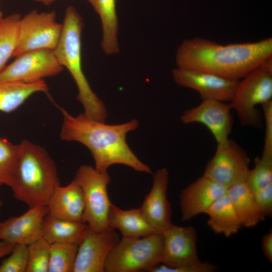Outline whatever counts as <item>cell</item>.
<instances>
[{"instance_id":"cell-1","label":"cell","mask_w":272,"mask_h":272,"mask_svg":"<svg viewBox=\"0 0 272 272\" xmlns=\"http://www.w3.org/2000/svg\"><path fill=\"white\" fill-rule=\"evenodd\" d=\"M272 56V38L220 45L202 38L185 40L176 55L178 67L240 80Z\"/></svg>"},{"instance_id":"cell-2","label":"cell","mask_w":272,"mask_h":272,"mask_svg":"<svg viewBox=\"0 0 272 272\" xmlns=\"http://www.w3.org/2000/svg\"><path fill=\"white\" fill-rule=\"evenodd\" d=\"M60 110L63 116L60 138L86 146L93 156L96 169L106 171L111 165L121 164L139 172L152 173L151 168L138 158L126 143V134L139 126L137 120L107 124L84 113L74 116L63 108Z\"/></svg>"},{"instance_id":"cell-3","label":"cell","mask_w":272,"mask_h":272,"mask_svg":"<svg viewBox=\"0 0 272 272\" xmlns=\"http://www.w3.org/2000/svg\"><path fill=\"white\" fill-rule=\"evenodd\" d=\"M60 185L56 167L47 151L25 140L18 144V157L10 185L14 197L29 208L47 205Z\"/></svg>"},{"instance_id":"cell-4","label":"cell","mask_w":272,"mask_h":272,"mask_svg":"<svg viewBox=\"0 0 272 272\" xmlns=\"http://www.w3.org/2000/svg\"><path fill=\"white\" fill-rule=\"evenodd\" d=\"M83 28L82 17L76 9L69 6L65 10L62 29L58 43L53 50L59 62L67 69L78 88V100L88 117L105 122L106 108L92 90L82 65L81 35Z\"/></svg>"},{"instance_id":"cell-5","label":"cell","mask_w":272,"mask_h":272,"mask_svg":"<svg viewBox=\"0 0 272 272\" xmlns=\"http://www.w3.org/2000/svg\"><path fill=\"white\" fill-rule=\"evenodd\" d=\"M162 233L141 237H122L109 254L106 272L149 271L162 261Z\"/></svg>"},{"instance_id":"cell-6","label":"cell","mask_w":272,"mask_h":272,"mask_svg":"<svg viewBox=\"0 0 272 272\" xmlns=\"http://www.w3.org/2000/svg\"><path fill=\"white\" fill-rule=\"evenodd\" d=\"M270 100L272 73L259 66L239 80L229 104L242 125L259 128L262 119L257 106Z\"/></svg>"},{"instance_id":"cell-7","label":"cell","mask_w":272,"mask_h":272,"mask_svg":"<svg viewBox=\"0 0 272 272\" xmlns=\"http://www.w3.org/2000/svg\"><path fill=\"white\" fill-rule=\"evenodd\" d=\"M74 180L81 187L84 198L83 222L96 231L109 228L108 215L111 202L108 193L110 177L89 165H82L78 169Z\"/></svg>"},{"instance_id":"cell-8","label":"cell","mask_w":272,"mask_h":272,"mask_svg":"<svg viewBox=\"0 0 272 272\" xmlns=\"http://www.w3.org/2000/svg\"><path fill=\"white\" fill-rule=\"evenodd\" d=\"M62 24L56 21L55 11L33 10L21 18L17 48L13 57L38 49L53 50L59 40Z\"/></svg>"},{"instance_id":"cell-9","label":"cell","mask_w":272,"mask_h":272,"mask_svg":"<svg viewBox=\"0 0 272 272\" xmlns=\"http://www.w3.org/2000/svg\"><path fill=\"white\" fill-rule=\"evenodd\" d=\"M250 159L246 151L230 139L218 143L214 156L207 163L203 176L228 188L245 181Z\"/></svg>"},{"instance_id":"cell-10","label":"cell","mask_w":272,"mask_h":272,"mask_svg":"<svg viewBox=\"0 0 272 272\" xmlns=\"http://www.w3.org/2000/svg\"><path fill=\"white\" fill-rule=\"evenodd\" d=\"M162 235L163 264L155 266L150 272H182L185 267L200 261L196 233L193 227L173 224Z\"/></svg>"},{"instance_id":"cell-11","label":"cell","mask_w":272,"mask_h":272,"mask_svg":"<svg viewBox=\"0 0 272 272\" xmlns=\"http://www.w3.org/2000/svg\"><path fill=\"white\" fill-rule=\"evenodd\" d=\"M63 67L53 50L38 49L22 53L0 72V82L31 83L59 74Z\"/></svg>"},{"instance_id":"cell-12","label":"cell","mask_w":272,"mask_h":272,"mask_svg":"<svg viewBox=\"0 0 272 272\" xmlns=\"http://www.w3.org/2000/svg\"><path fill=\"white\" fill-rule=\"evenodd\" d=\"M119 240L113 228L96 231L88 226L78 246L73 272H105L106 259Z\"/></svg>"},{"instance_id":"cell-13","label":"cell","mask_w":272,"mask_h":272,"mask_svg":"<svg viewBox=\"0 0 272 272\" xmlns=\"http://www.w3.org/2000/svg\"><path fill=\"white\" fill-rule=\"evenodd\" d=\"M232 110L227 102L203 100L196 106L185 111L181 120L185 124H203L210 131L218 144L229 139L233 124Z\"/></svg>"},{"instance_id":"cell-14","label":"cell","mask_w":272,"mask_h":272,"mask_svg":"<svg viewBox=\"0 0 272 272\" xmlns=\"http://www.w3.org/2000/svg\"><path fill=\"white\" fill-rule=\"evenodd\" d=\"M172 74L178 85L196 91L202 100L230 102L239 82L208 72L179 67L174 69Z\"/></svg>"},{"instance_id":"cell-15","label":"cell","mask_w":272,"mask_h":272,"mask_svg":"<svg viewBox=\"0 0 272 272\" xmlns=\"http://www.w3.org/2000/svg\"><path fill=\"white\" fill-rule=\"evenodd\" d=\"M48 214L46 205L29 208L17 217H12L0 223V241L15 244L28 245L42 237V224Z\"/></svg>"},{"instance_id":"cell-16","label":"cell","mask_w":272,"mask_h":272,"mask_svg":"<svg viewBox=\"0 0 272 272\" xmlns=\"http://www.w3.org/2000/svg\"><path fill=\"white\" fill-rule=\"evenodd\" d=\"M169 174L166 168L155 174L152 188L140 209L144 217L158 233H163L172 225L171 210L167 197Z\"/></svg>"},{"instance_id":"cell-17","label":"cell","mask_w":272,"mask_h":272,"mask_svg":"<svg viewBox=\"0 0 272 272\" xmlns=\"http://www.w3.org/2000/svg\"><path fill=\"white\" fill-rule=\"evenodd\" d=\"M227 187L202 176L185 187L180 196L182 221L205 214L209 207L226 193Z\"/></svg>"},{"instance_id":"cell-18","label":"cell","mask_w":272,"mask_h":272,"mask_svg":"<svg viewBox=\"0 0 272 272\" xmlns=\"http://www.w3.org/2000/svg\"><path fill=\"white\" fill-rule=\"evenodd\" d=\"M46 206L47 214L50 216L83 222L84 195L81 187L74 180L65 186H58Z\"/></svg>"},{"instance_id":"cell-19","label":"cell","mask_w":272,"mask_h":272,"mask_svg":"<svg viewBox=\"0 0 272 272\" xmlns=\"http://www.w3.org/2000/svg\"><path fill=\"white\" fill-rule=\"evenodd\" d=\"M108 227L118 230L122 237H141L156 233L139 209L123 210L111 204L108 215Z\"/></svg>"},{"instance_id":"cell-20","label":"cell","mask_w":272,"mask_h":272,"mask_svg":"<svg viewBox=\"0 0 272 272\" xmlns=\"http://www.w3.org/2000/svg\"><path fill=\"white\" fill-rule=\"evenodd\" d=\"M88 227L82 222L58 218L47 214L42 224V237L50 244L79 245Z\"/></svg>"},{"instance_id":"cell-21","label":"cell","mask_w":272,"mask_h":272,"mask_svg":"<svg viewBox=\"0 0 272 272\" xmlns=\"http://www.w3.org/2000/svg\"><path fill=\"white\" fill-rule=\"evenodd\" d=\"M226 193L242 226L253 227L264 220L265 217L258 208L253 193L245 181L229 187Z\"/></svg>"},{"instance_id":"cell-22","label":"cell","mask_w":272,"mask_h":272,"mask_svg":"<svg viewBox=\"0 0 272 272\" xmlns=\"http://www.w3.org/2000/svg\"><path fill=\"white\" fill-rule=\"evenodd\" d=\"M208 224L216 234L229 237L242 228L241 221L227 193L217 199L207 210Z\"/></svg>"},{"instance_id":"cell-23","label":"cell","mask_w":272,"mask_h":272,"mask_svg":"<svg viewBox=\"0 0 272 272\" xmlns=\"http://www.w3.org/2000/svg\"><path fill=\"white\" fill-rule=\"evenodd\" d=\"M48 90V86L44 80L31 83L0 82V111L10 113L34 94L47 93Z\"/></svg>"},{"instance_id":"cell-24","label":"cell","mask_w":272,"mask_h":272,"mask_svg":"<svg viewBox=\"0 0 272 272\" xmlns=\"http://www.w3.org/2000/svg\"><path fill=\"white\" fill-rule=\"evenodd\" d=\"M89 3L101 19L103 30L101 42L103 50L107 54L116 53L119 47L116 0H90Z\"/></svg>"},{"instance_id":"cell-25","label":"cell","mask_w":272,"mask_h":272,"mask_svg":"<svg viewBox=\"0 0 272 272\" xmlns=\"http://www.w3.org/2000/svg\"><path fill=\"white\" fill-rule=\"evenodd\" d=\"M21 18L19 14L14 13L0 21V72L17 48Z\"/></svg>"},{"instance_id":"cell-26","label":"cell","mask_w":272,"mask_h":272,"mask_svg":"<svg viewBox=\"0 0 272 272\" xmlns=\"http://www.w3.org/2000/svg\"><path fill=\"white\" fill-rule=\"evenodd\" d=\"M78 245L50 244L48 272H73Z\"/></svg>"},{"instance_id":"cell-27","label":"cell","mask_w":272,"mask_h":272,"mask_svg":"<svg viewBox=\"0 0 272 272\" xmlns=\"http://www.w3.org/2000/svg\"><path fill=\"white\" fill-rule=\"evenodd\" d=\"M18 157V145L0 137V186H10Z\"/></svg>"},{"instance_id":"cell-28","label":"cell","mask_w":272,"mask_h":272,"mask_svg":"<svg viewBox=\"0 0 272 272\" xmlns=\"http://www.w3.org/2000/svg\"><path fill=\"white\" fill-rule=\"evenodd\" d=\"M245 182L252 192L272 184V156L261 155L257 158L254 167L249 169Z\"/></svg>"},{"instance_id":"cell-29","label":"cell","mask_w":272,"mask_h":272,"mask_svg":"<svg viewBox=\"0 0 272 272\" xmlns=\"http://www.w3.org/2000/svg\"><path fill=\"white\" fill-rule=\"evenodd\" d=\"M50 244L43 237L28 245L26 272H48Z\"/></svg>"},{"instance_id":"cell-30","label":"cell","mask_w":272,"mask_h":272,"mask_svg":"<svg viewBox=\"0 0 272 272\" xmlns=\"http://www.w3.org/2000/svg\"><path fill=\"white\" fill-rule=\"evenodd\" d=\"M28 261V245L15 244L0 264V272H26Z\"/></svg>"},{"instance_id":"cell-31","label":"cell","mask_w":272,"mask_h":272,"mask_svg":"<svg viewBox=\"0 0 272 272\" xmlns=\"http://www.w3.org/2000/svg\"><path fill=\"white\" fill-rule=\"evenodd\" d=\"M265 122L262 156H272V100L260 105Z\"/></svg>"},{"instance_id":"cell-32","label":"cell","mask_w":272,"mask_h":272,"mask_svg":"<svg viewBox=\"0 0 272 272\" xmlns=\"http://www.w3.org/2000/svg\"><path fill=\"white\" fill-rule=\"evenodd\" d=\"M255 201L262 215L265 217L272 214V184L253 192Z\"/></svg>"},{"instance_id":"cell-33","label":"cell","mask_w":272,"mask_h":272,"mask_svg":"<svg viewBox=\"0 0 272 272\" xmlns=\"http://www.w3.org/2000/svg\"><path fill=\"white\" fill-rule=\"evenodd\" d=\"M261 247L264 256L269 262H272V231L264 235L261 239Z\"/></svg>"},{"instance_id":"cell-34","label":"cell","mask_w":272,"mask_h":272,"mask_svg":"<svg viewBox=\"0 0 272 272\" xmlns=\"http://www.w3.org/2000/svg\"><path fill=\"white\" fill-rule=\"evenodd\" d=\"M15 245L5 241H0V260L9 255Z\"/></svg>"},{"instance_id":"cell-35","label":"cell","mask_w":272,"mask_h":272,"mask_svg":"<svg viewBox=\"0 0 272 272\" xmlns=\"http://www.w3.org/2000/svg\"><path fill=\"white\" fill-rule=\"evenodd\" d=\"M37 2L43 4L44 5L48 6L57 0H34ZM89 2L90 0H87Z\"/></svg>"},{"instance_id":"cell-36","label":"cell","mask_w":272,"mask_h":272,"mask_svg":"<svg viewBox=\"0 0 272 272\" xmlns=\"http://www.w3.org/2000/svg\"><path fill=\"white\" fill-rule=\"evenodd\" d=\"M3 18H4V16H3V13L1 9V3H0V21L3 19Z\"/></svg>"},{"instance_id":"cell-37","label":"cell","mask_w":272,"mask_h":272,"mask_svg":"<svg viewBox=\"0 0 272 272\" xmlns=\"http://www.w3.org/2000/svg\"><path fill=\"white\" fill-rule=\"evenodd\" d=\"M2 205H3V202L1 200H0V210H1V209L2 207ZM0 223H1V221H0Z\"/></svg>"}]
</instances>
